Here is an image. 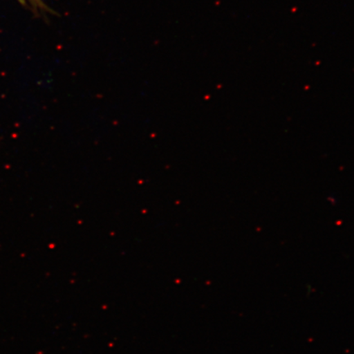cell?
Returning <instances> with one entry per match:
<instances>
[{
  "label": "cell",
  "instance_id": "obj_1",
  "mask_svg": "<svg viewBox=\"0 0 354 354\" xmlns=\"http://www.w3.org/2000/svg\"><path fill=\"white\" fill-rule=\"evenodd\" d=\"M21 1H22V0H21Z\"/></svg>",
  "mask_w": 354,
  "mask_h": 354
}]
</instances>
